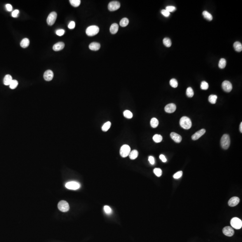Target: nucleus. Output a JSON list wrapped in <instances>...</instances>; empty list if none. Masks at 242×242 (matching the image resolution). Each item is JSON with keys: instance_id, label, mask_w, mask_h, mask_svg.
Here are the masks:
<instances>
[{"instance_id": "4", "label": "nucleus", "mask_w": 242, "mask_h": 242, "mask_svg": "<svg viewBox=\"0 0 242 242\" xmlns=\"http://www.w3.org/2000/svg\"><path fill=\"white\" fill-rule=\"evenodd\" d=\"M230 225L234 228L239 230L242 227V220L239 218H233L230 221Z\"/></svg>"}, {"instance_id": "2", "label": "nucleus", "mask_w": 242, "mask_h": 242, "mask_svg": "<svg viewBox=\"0 0 242 242\" xmlns=\"http://www.w3.org/2000/svg\"><path fill=\"white\" fill-rule=\"evenodd\" d=\"M230 136L227 134H224L221 140V146L224 149H227L230 147Z\"/></svg>"}, {"instance_id": "28", "label": "nucleus", "mask_w": 242, "mask_h": 242, "mask_svg": "<svg viewBox=\"0 0 242 242\" xmlns=\"http://www.w3.org/2000/svg\"><path fill=\"white\" fill-rule=\"evenodd\" d=\"M111 123L110 122H107L104 124L102 126V130L103 131H108L111 126Z\"/></svg>"}, {"instance_id": "31", "label": "nucleus", "mask_w": 242, "mask_h": 242, "mask_svg": "<svg viewBox=\"0 0 242 242\" xmlns=\"http://www.w3.org/2000/svg\"><path fill=\"white\" fill-rule=\"evenodd\" d=\"M226 65V61L224 58H221L218 63V66L220 68L223 69Z\"/></svg>"}, {"instance_id": "32", "label": "nucleus", "mask_w": 242, "mask_h": 242, "mask_svg": "<svg viewBox=\"0 0 242 242\" xmlns=\"http://www.w3.org/2000/svg\"><path fill=\"white\" fill-rule=\"evenodd\" d=\"M186 94L187 95L188 97H192L194 96V93L192 88L190 87H189L187 88V91H186Z\"/></svg>"}, {"instance_id": "41", "label": "nucleus", "mask_w": 242, "mask_h": 242, "mask_svg": "<svg viewBox=\"0 0 242 242\" xmlns=\"http://www.w3.org/2000/svg\"><path fill=\"white\" fill-rule=\"evenodd\" d=\"M166 11H168L169 12H172L176 11V8L174 6H168L166 8Z\"/></svg>"}, {"instance_id": "33", "label": "nucleus", "mask_w": 242, "mask_h": 242, "mask_svg": "<svg viewBox=\"0 0 242 242\" xmlns=\"http://www.w3.org/2000/svg\"><path fill=\"white\" fill-rule=\"evenodd\" d=\"M123 115L125 117H126L127 119H131L133 117L132 113L128 110H126L124 111Z\"/></svg>"}, {"instance_id": "26", "label": "nucleus", "mask_w": 242, "mask_h": 242, "mask_svg": "<svg viewBox=\"0 0 242 242\" xmlns=\"http://www.w3.org/2000/svg\"><path fill=\"white\" fill-rule=\"evenodd\" d=\"M129 23V21L128 18H123L121 20L120 22V25L122 27H125L128 25Z\"/></svg>"}, {"instance_id": "27", "label": "nucleus", "mask_w": 242, "mask_h": 242, "mask_svg": "<svg viewBox=\"0 0 242 242\" xmlns=\"http://www.w3.org/2000/svg\"><path fill=\"white\" fill-rule=\"evenodd\" d=\"M163 44L167 47H170L172 44L171 39L169 38H164L163 39Z\"/></svg>"}, {"instance_id": "13", "label": "nucleus", "mask_w": 242, "mask_h": 242, "mask_svg": "<svg viewBox=\"0 0 242 242\" xmlns=\"http://www.w3.org/2000/svg\"><path fill=\"white\" fill-rule=\"evenodd\" d=\"M205 130L204 129H202L199 131H197V132L195 133V134L192 136V139L194 140H197L203 135H204L205 134Z\"/></svg>"}, {"instance_id": "20", "label": "nucleus", "mask_w": 242, "mask_h": 242, "mask_svg": "<svg viewBox=\"0 0 242 242\" xmlns=\"http://www.w3.org/2000/svg\"><path fill=\"white\" fill-rule=\"evenodd\" d=\"M119 25L116 23H113L111 25L110 28V32L112 34H115L117 33L119 30Z\"/></svg>"}, {"instance_id": "42", "label": "nucleus", "mask_w": 242, "mask_h": 242, "mask_svg": "<svg viewBox=\"0 0 242 242\" xmlns=\"http://www.w3.org/2000/svg\"><path fill=\"white\" fill-rule=\"evenodd\" d=\"M65 32V31L64 30L59 29V30H56V34L57 35L60 36V37H61V36H62V35H64Z\"/></svg>"}, {"instance_id": "29", "label": "nucleus", "mask_w": 242, "mask_h": 242, "mask_svg": "<svg viewBox=\"0 0 242 242\" xmlns=\"http://www.w3.org/2000/svg\"><path fill=\"white\" fill-rule=\"evenodd\" d=\"M153 140L156 143H160L162 140V137L160 135L156 134L153 137Z\"/></svg>"}, {"instance_id": "12", "label": "nucleus", "mask_w": 242, "mask_h": 242, "mask_svg": "<svg viewBox=\"0 0 242 242\" xmlns=\"http://www.w3.org/2000/svg\"><path fill=\"white\" fill-rule=\"evenodd\" d=\"M176 110V106L174 103L169 104L164 107V110L166 113H174Z\"/></svg>"}, {"instance_id": "15", "label": "nucleus", "mask_w": 242, "mask_h": 242, "mask_svg": "<svg viewBox=\"0 0 242 242\" xmlns=\"http://www.w3.org/2000/svg\"><path fill=\"white\" fill-rule=\"evenodd\" d=\"M240 201V199L238 197H232L228 201V205L230 207H235L238 205Z\"/></svg>"}, {"instance_id": "40", "label": "nucleus", "mask_w": 242, "mask_h": 242, "mask_svg": "<svg viewBox=\"0 0 242 242\" xmlns=\"http://www.w3.org/2000/svg\"><path fill=\"white\" fill-rule=\"evenodd\" d=\"M183 175V172L182 171H179L178 172H177L174 175H173V178L175 179H178L180 178Z\"/></svg>"}, {"instance_id": "22", "label": "nucleus", "mask_w": 242, "mask_h": 242, "mask_svg": "<svg viewBox=\"0 0 242 242\" xmlns=\"http://www.w3.org/2000/svg\"><path fill=\"white\" fill-rule=\"evenodd\" d=\"M234 47L237 52H240L242 50V44L239 41H236L234 44Z\"/></svg>"}, {"instance_id": "3", "label": "nucleus", "mask_w": 242, "mask_h": 242, "mask_svg": "<svg viewBox=\"0 0 242 242\" xmlns=\"http://www.w3.org/2000/svg\"><path fill=\"white\" fill-rule=\"evenodd\" d=\"M99 32V28L96 26H91L87 28L86 30L87 35L89 37H92L98 33Z\"/></svg>"}, {"instance_id": "37", "label": "nucleus", "mask_w": 242, "mask_h": 242, "mask_svg": "<svg viewBox=\"0 0 242 242\" xmlns=\"http://www.w3.org/2000/svg\"><path fill=\"white\" fill-rule=\"evenodd\" d=\"M153 172L154 174H155V175L158 177L161 176L162 174V170L160 168H155L153 170Z\"/></svg>"}, {"instance_id": "34", "label": "nucleus", "mask_w": 242, "mask_h": 242, "mask_svg": "<svg viewBox=\"0 0 242 242\" xmlns=\"http://www.w3.org/2000/svg\"><path fill=\"white\" fill-rule=\"evenodd\" d=\"M70 4L75 7H77L79 6L81 3L80 0H70Z\"/></svg>"}, {"instance_id": "9", "label": "nucleus", "mask_w": 242, "mask_h": 242, "mask_svg": "<svg viewBox=\"0 0 242 242\" xmlns=\"http://www.w3.org/2000/svg\"><path fill=\"white\" fill-rule=\"evenodd\" d=\"M108 9L111 11H114L119 9L120 7V4L117 1H113L110 2L108 5Z\"/></svg>"}, {"instance_id": "1", "label": "nucleus", "mask_w": 242, "mask_h": 242, "mask_svg": "<svg viewBox=\"0 0 242 242\" xmlns=\"http://www.w3.org/2000/svg\"><path fill=\"white\" fill-rule=\"evenodd\" d=\"M180 125L184 129H189L192 126V121L189 117L184 116L180 119Z\"/></svg>"}, {"instance_id": "47", "label": "nucleus", "mask_w": 242, "mask_h": 242, "mask_svg": "<svg viewBox=\"0 0 242 242\" xmlns=\"http://www.w3.org/2000/svg\"><path fill=\"white\" fill-rule=\"evenodd\" d=\"M6 7L7 11H8L11 12V11H12L13 7L11 4H6Z\"/></svg>"}, {"instance_id": "5", "label": "nucleus", "mask_w": 242, "mask_h": 242, "mask_svg": "<svg viewBox=\"0 0 242 242\" xmlns=\"http://www.w3.org/2000/svg\"><path fill=\"white\" fill-rule=\"evenodd\" d=\"M131 152V148L127 145H123L120 150V154L122 157H126Z\"/></svg>"}, {"instance_id": "23", "label": "nucleus", "mask_w": 242, "mask_h": 242, "mask_svg": "<svg viewBox=\"0 0 242 242\" xmlns=\"http://www.w3.org/2000/svg\"><path fill=\"white\" fill-rule=\"evenodd\" d=\"M138 154H139L138 152L136 150H133L130 152L129 155L130 158L131 160H135L138 157Z\"/></svg>"}, {"instance_id": "30", "label": "nucleus", "mask_w": 242, "mask_h": 242, "mask_svg": "<svg viewBox=\"0 0 242 242\" xmlns=\"http://www.w3.org/2000/svg\"><path fill=\"white\" fill-rule=\"evenodd\" d=\"M218 96L215 95H211L209 97V101L211 104H214L216 102Z\"/></svg>"}, {"instance_id": "8", "label": "nucleus", "mask_w": 242, "mask_h": 242, "mask_svg": "<svg viewBox=\"0 0 242 242\" xmlns=\"http://www.w3.org/2000/svg\"><path fill=\"white\" fill-rule=\"evenodd\" d=\"M57 14L55 12H52L49 14L47 19L48 24L49 26H52L54 24L56 20Z\"/></svg>"}, {"instance_id": "10", "label": "nucleus", "mask_w": 242, "mask_h": 242, "mask_svg": "<svg viewBox=\"0 0 242 242\" xmlns=\"http://www.w3.org/2000/svg\"><path fill=\"white\" fill-rule=\"evenodd\" d=\"M222 89L224 91L227 92L231 91L232 89V85L231 83L229 81H224L222 84Z\"/></svg>"}, {"instance_id": "43", "label": "nucleus", "mask_w": 242, "mask_h": 242, "mask_svg": "<svg viewBox=\"0 0 242 242\" xmlns=\"http://www.w3.org/2000/svg\"><path fill=\"white\" fill-rule=\"evenodd\" d=\"M161 13L162 15H164V17H169L170 15V13L168 11H166V9H162L161 11Z\"/></svg>"}, {"instance_id": "24", "label": "nucleus", "mask_w": 242, "mask_h": 242, "mask_svg": "<svg viewBox=\"0 0 242 242\" xmlns=\"http://www.w3.org/2000/svg\"><path fill=\"white\" fill-rule=\"evenodd\" d=\"M150 124L152 128H156L158 126L159 121L156 118L153 117L151 119Z\"/></svg>"}, {"instance_id": "16", "label": "nucleus", "mask_w": 242, "mask_h": 242, "mask_svg": "<svg viewBox=\"0 0 242 242\" xmlns=\"http://www.w3.org/2000/svg\"><path fill=\"white\" fill-rule=\"evenodd\" d=\"M171 137L174 141L177 143H179L182 140L181 136L175 132L171 133Z\"/></svg>"}, {"instance_id": "25", "label": "nucleus", "mask_w": 242, "mask_h": 242, "mask_svg": "<svg viewBox=\"0 0 242 242\" xmlns=\"http://www.w3.org/2000/svg\"><path fill=\"white\" fill-rule=\"evenodd\" d=\"M203 16H204V18L206 19L207 20L211 21V20H213V16L211 15V14H210L207 11H203Z\"/></svg>"}, {"instance_id": "14", "label": "nucleus", "mask_w": 242, "mask_h": 242, "mask_svg": "<svg viewBox=\"0 0 242 242\" xmlns=\"http://www.w3.org/2000/svg\"><path fill=\"white\" fill-rule=\"evenodd\" d=\"M53 77V73L52 70H46L44 74V78L47 81L52 80Z\"/></svg>"}, {"instance_id": "46", "label": "nucleus", "mask_w": 242, "mask_h": 242, "mask_svg": "<svg viewBox=\"0 0 242 242\" xmlns=\"http://www.w3.org/2000/svg\"><path fill=\"white\" fill-rule=\"evenodd\" d=\"M148 161L151 164H155V159L152 156H149L148 157Z\"/></svg>"}, {"instance_id": "44", "label": "nucleus", "mask_w": 242, "mask_h": 242, "mask_svg": "<svg viewBox=\"0 0 242 242\" xmlns=\"http://www.w3.org/2000/svg\"><path fill=\"white\" fill-rule=\"evenodd\" d=\"M19 13V11H18V9H15L12 13V16L13 18H17L18 16Z\"/></svg>"}, {"instance_id": "45", "label": "nucleus", "mask_w": 242, "mask_h": 242, "mask_svg": "<svg viewBox=\"0 0 242 242\" xmlns=\"http://www.w3.org/2000/svg\"><path fill=\"white\" fill-rule=\"evenodd\" d=\"M75 22H70L69 24L68 28L69 29H73L75 28Z\"/></svg>"}, {"instance_id": "17", "label": "nucleus", "mask_w": 242, "mask_h": 242, "mask_svg": "<svg viewBox=\"0 0 242 242\" xmlns=\"http://www.w3.org/2000/svg\"><path fill=\"white\" fill-rule=\"evenodd\" d=\"M64 47H65V44L63 42H59L53 45V50L55 51H59L64 49Z\"/></svg>"}, {"instance_id": "35", "label": "nucleus", "mask_w": 242, "mask_h": 242, "mask_svg": "<svg viewBox=\"0 0 242 242\" xmlns=\"http://www.w3.org/2000/svg\"><path fill=\"white\" fill-rule=\"evenodd\" d=\"M169 84L171 87L174 88H176L178 86V83L176 79H172L169 81Z\"/></svg>"}, {"instance_id": "38", "label": "nucleus", "mask_w": 242, "mask_h": 242, "mask_svg": "<svg viewBox=\"0 0 242 242\" xmlns=\"http://www.w3.org/2000/svg\"><path fill=\"white\" fill-rule=\"evenodd\" d=\"M200 88L202 90H207L209 88V84L206 81H202L200 85Z\"/></svg>"}, {"instance_id": "36", "label": "nucleus", "mask_w": 242, "mask_h": 242, "mask_svg": "<svg viewBox=\"0 0 242 242\" xmlns=\"http://www.w3.org/2000/svg\"><path fill=\"white\" fill-rule=\"evenodd\" d=\"M18 85V82L16 80H13L9 85V87L11 89H14Z\"/></svg>"}, {"instance_id": "19", "label": "nucleus", "mask_w": 242, "mask_h": 242, "mask_svg": "<svg viewBox=\"0 0 242 242\" xmlns=\"http://www.w3.org/2000/svg\"><path fill=\"white\" fill-rule=\"evenodd\" d=\"M13 80L12 77L11 75H7L5 76L3 80V83L5 85H9Z\"/></svg>"}, {"instance_id": "18", "label": "nucleus", "mask_w": 242, "mask_h": 242, "mask_svg": "<svg viewBox=\"0 0 242 242\" xmlns=\"http://www.w3.org/2000/svg\"><path fill=\"white\" fill-rule=\"evenodd\" d=\"M101 48V45L99 43L97 42H92L91 43L90 45H89V48L91 49V50L92 51H97L99 50V49Z\"/></svg>"}, {"instance_id": "21", "label": "nucleus", "mask_w": 242, "mask_h": 242, "mask_svg": "<svg viewBox=\"0 0 242 242\" xmlns=\"http://www.w3.org/2000/svg\"><path fill=\"white\" fill-rule=\"evenodd\" d=\"M29 44H30V41H29V39L27 38H24L21 41L20 45L21 46V47L23 48H26L29 46Z\"/></svg>"}, {"instance_id": "48", "label": "nucleus", "mask_w": 242, "mask_h": 242, "mask_svg": "<svg viewBox=\"0 0 242 242\" xmlns=\"http://www.w3.org/2000/svg\"><path fill=\"white\" fill-rule=\"evenodd\" d=\"M159 157H160V159L162 161V162H166V161H167V159H166V157H165V156H164V155H162V154L160 155Z\"/></svg>"}, {"instance_id": "11", "label": "nucleus", "mask_w": 242, "mask_h": 242, "mask_svg": "<svg viewBox=\"0 0 242 242\" xmlns=\"http://www.w3.org/2000/svg\"><path fill=\"white\" fill-rule=\"evenodd\" d=\"M222 232L224 235L228 237H231L234 234V230L232 227L230 226H226L224 227Z\"/></svg>"}, {"instance_id": "6", "label": "nucleus", "mask_w": 242, "mask_h": 242, "mask_svg": "<svg viewBox=\"0 0 242 242\" xmlns=\"http://www.w3.org/2000/svg\"><path fill=\"white\" fill-rule=\"evenodd\" d=\"M58 208L61 212H66L70 209V206L67 202L65 200H61L58 203Z\"/></svg>"}, {"instance_id": "49", "label": "nucleus", "mask_w": 242, "mask_h": 242, "mask_svg": "<svg viewBox=\"0 0 242 242\" xmlns=\"http://www.w3.org/2000/svg\"><path fill=\"white\" fill-rule=\"evenodd\" d=\"M239 129H240V132L242 133V122H241L240 124V128H239Z\"/></svg>"}, {"instance_id": "7", "label": "nucleus", "mask_w": 242, "mask_h": 242, "mask_svg": "<svg viewBox=\"0 0 242 242\" xmlns=\"http://www.w3.org/2000/svg\"><path fill=\"white\" fill-rule=\"evenodd\" d=\"M65 187L67 189L73 190H76L79 189L80 187V184L78 182L75 181L69 182L66 183Z\"/></svg>"}, {"instance_id": "39", "label": "nucleus", "mask_w": 242, "mask_h": 242, "mask_svg": "<svg viewBox=\"0 0 242 242\" xmlns=\"http://www.w3.org/2000/svg\"><path fill=\"white\" fill-rule=\"evenodd\" d=\"M104 210L105 211V213L108 214H111L112 212V210L111 208L108 205H105L104 207Z\"/></svg>"}]
</instances>
